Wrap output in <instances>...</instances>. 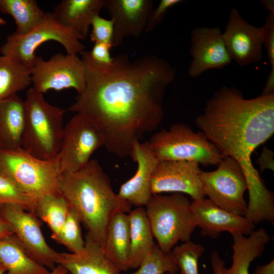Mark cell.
Instances as JSON below:
<instances>
[{
	"instance_id": "obj_1",
	"label": "cell",
	"mask_w": 274,
	"mask_h": 274,
	"mask_svg": "<svg viewBox=\"0 0 274 274\" xmlns=\"http://www.w3.org/2000/svg\"><path fill=\"white\" fill-rule=\"evenodd\" d=\"M85 87L66 111L81 114L100 132L107 150L130 156L134 144L155 130L164 117L163 100L176 70L153 55L134 60L125 54L100 65L82 53Z\"/></svg>"
},
{
	"instance_id": "obj_2",
	"label": "cell",
	"mask_w": 274,
	"mask_h": 274,
	"mask_svg": "<svg viewBox=\"0 0 274 274\" xmlns=\"http://www.w3.org/2000/svg\"><path fill=\"white\" fill-rule=\"evenodd\" d=\"M195 122L209 141L241 168L249 193L245 216L255 224L274 221L273 195L251 158L273 134L274 93L246 99L238 89L223 87L208 100Z\"/></svg>"
},
{
	"instance_id": "obj_3",
	"label": "cell",
	"mask_w": 274,
	"mask_h": 274,
	"mask_svg": "<svg viewBox=\"0 0 274 274\" xmlns=\"http://www.w3.org/2000/svg\"><path fill=\"white\" fill-rule=\"evenodd\" d=\"M58 191L101 248L111 219L117 213L129 212L132 207L114 191L109 178L95 159L79 170L61 174Z\"/></svg>"
},
{
	"instance_id": "obj_4",
	"label": "cell",
	"mask_w": 274,
	"mask_h": 274,
	"mask_svg": "<svg viewBox=\"0 0 274 274\" xmlns=\"http://www.w3.org/2000/svg\"><path fill=\"white\" fill-rule=\"evenodd\" d=\"M24 102L21 149L42 160L55 159L61 145L66 110L48 102L33 87L27 90Z\"/></svg>"
},
{
	"instance_id": "obj_5",
	"label": "cell",
	"mask_w": 274,
	"mask_h": 274,
	"mask_svg": "<svg viewBox=\"0 0 274 274\" xmlns=\"http://www.w3.org/2000/svg\"><path fill=\"white\" fill-rule=\"evenodd\" d=\"M191 202L184 194L152 195L146 211L159 248L170 252L179 242L190 240L197 227Z\"/></svg>"
},
{
	"instance_id": "obj_6",
	"label": "cell",
	"mask_w": 274,
	"mask_h": 274,
	"mask_svg": "<svg viewBox=\"0 0 274 274\" xmlns=\"http://www.w3.org/2000/svg\"><path fill=\"white\" fill-rule=\"evenodd\" d=\"M159 161H193L217 165L225 156L200 131L176 123L154 133L147 141Z\"/></svg>"
},
{
	"instance_id": "obj_7",
	"label": "cell",
	"mask_w": 274,
	"mask_h": 274,
	"mask_svg": "<svg viewBox=\"0 0 274 274\" xmlns=\"http://www.w3.org/2000/svg\"><path fill=\"white\" fill-rule=\"evenodd\" d=\"M0 175L37 200L46 194L59 193L60 173L56 159L42 160L21 149L0 150Z\"/></svg>"
},
{
	"instance_id": "obj_8",
	"label": "cell",
	"mask_w": 274,
	"mask_h": 274,
	"mask_svg": "<svg viewBox=\"0 0 274 274\" xmlns=\"http://www.w3.org/2000/svg\"><path fill=\"white\" fill-rule=\"evenodd\" d=\"M56 41L65 49L66 54L78 55L85 46L68 28L60 24L52 12H46L42 21L29 32L9 35L0 48L1 54L11 56L29 68L36 57V50L42 44Z\"/></svg>"
},
{
	"instance_id": "obj_9",
	"label": "cell",
	"mask_w": 274,
	"mask_h": 274,
	"mask_svg": "<svg viewBox=\"0 0 274 274\" xmlns=\"http://www.w3.org/2000/svg\"><path fill=\"white\" fill-rule=\"evenodd\" d=\"M217 166L215 170H202L200 173L206 196L220 208L245 216L247 203L244 194L247 185L241 168L230 157H225Z\"/></svg>"
},
{
	"instance_id": "obj_10",
	"label": "cell",
	"mask_w": 274,
	"mask_h": 274,
	"mask_svg": "<svg viewBox=\"0 0 274 274\" xmlns=\"http://www.w3.org/2000/svg\"><path fill=\"white\" fill-rule=\"evenodd\" d=\"M104 146L103 138L95 125L85 116L76 113L64 126L56 158L60 174L82 168L92 154Z\"/></svg>"
},
{
	"instance_id": "obj_11",
	"label": "cell",
	"mask_w": 274,
	"mask_h": 274,
	"mask_svg": "<svg viewBox=\"0 0 274 274\" xmlns=\"http://www.w3.org/2000/svg\"><path fill=\"white\" fill-rule=\"evenodd\" d=\"M29 70L32 87L42 94L73 88L79 94L85 87L84 66L78 55L58 53L47 60L36 56Z\"/></svg>"
},
{
	"instance_id": "obj_12",
	"label": "cell",
	"mask_w": 274,
	"mask_h": 274,
	"mask_svg": "<svg viewBox=\"0 0 274 274\" xmlns=\"http://www.w3.org/2000/svg\"><path fill=\"white\" fill-rule=\"evenodd\" d=\"M0 216L32 259L51 270L56 267L57 252L46 242L33 212L18 206L6 204L0 207Z\"/></svg>"
},
{
	"instance_id": "obj_13",
	"label": "cell",
	"mask_w": 274,
	"mask_h": 274,
	"mask_svg": "<svg viewBox=\"0 0 274 274\" xmlns=\"http://www.w3.org/2000/svg\"><path fill=\"white\" fill-rule=\"evenodd\" d=\"M199 164L193 161H159L152 177V194L180 193L193 200L204 198Z\"/></svg>"
},
{
	"instance_id": "obj_14",
	"label": "cell",
	"mask_w": 274,
	"mask_h": 274,
	"mask_svg": "<svg viewBox=\"0 0 274 274\" xmlns=\"http://www.w3.org/2000/svg\"><path fill=\"white\" fill-rule=\"evenodd\" d=\"M222 37L231 58L241 66L260 61L262 58L264 29L245 20L238 10L229 14Z\"/></svg>"
},
{
	"instance_id": "obj_15",
	"label": "cell",
	"mask_w": 274,
	"mask_h": 274,
	"mask_svg": "<svg viewBox=\"0 0 274 274\" xmlns=\"http://www.w3.org/2000/svg\"><path fill=\"white\" fill-rule=\"evenodd\" d=\"M190 52L192 57L188 75L192 78L207 70L222 68L231 62L220 28L195 27L191 31Z\"/></svg>"
},
{
	"instance_id": "obj_16",
	"label": "cell",
	"mask_w": 274,
	"mask_h": 274,
	"mask_svg": "<svg viewBox=\"0 0 274 274\" xmlns=\"http://www.w3.org/2000/svg\"><path fill=\"white\" fill-rule=\"evenodd\" d=\"M191 209L202 236L216 238L223 232L248 236L255 228L245 216L221 209L206 197L191 202Z\"/></svg>"
},
{
	"instance_id": "obj_17",
	"label": "cell",
	"mask_w": 274,
	"mask_h": 274,
	"mask_svg": "<svg viewBox=\"0 0 274 274\" xmlns=\"http://www.w3.org/2000/svg\"><path fill=\"white\" fill-rule=\"evenodd\" d=\"M153 4L152 0H104V8L114 24L113 47L145 31Z\"/></svg>"
},
{
	"instance_id": "obj_18",
	"label": "cell",
	"mask_w": 274,
	"mask_h": 274,
	"mask_svg": "<svg viewBox=\"0 0 274 274\" xmlns=\"http://www.w3.org/2000/svg\"><path fill=\"white\" fill-rule=\"evenodd\" d=\"M130 157L137 163L134 176L120 187L119 196L131 206H146L152 194L151 180L159 162L147 141L136 142L132 148Z\"/></svg>"
},
{
	"instance_id": "obj_19",
	"label": "cell",
	"mask_w": 274,
	"mask_h": 274,
	"mask_svg": "<svg viewBox=\"0 0 274 274\" xmlns=\"http://www.w3.org/2000/svg\"><path fill=\"white\" fill-rule=\"evenodd\" d=\"M56 264L63 267L70 274H120L121 272L88 232L85 237V247L82 252H57Z\"/></svg>"
},
{
	"instance_id": "obj_20",
	"label": "cell",
	"mask_w": 274,
	"mask_h": 274,
	"mask_svg": "<svg viewBox=\"0 0 274 274\" xmlns=\"http://www.w3.org/2000/svg\"><path fill=\"white\" fill-rule=\"evenodd\" d=\"M104 5V0H62L52 13L60 24L83 40L87 37L92 20L99 15Z\"/></svg>"
},
{
	"instance_id": "obj_21",
	"label": "cell",
	"mask_w": 274,
	"mask_h": 274,
	"mask_svg": "<svg viewBox=\"0 0 274 274\" xmlns=\"http://www.w3.org/2000/svg\"><path fill=\"white\" fill-rule=\"evenodd\" d=\"M25 119L24 100L17 94L0 99V150L21 149Z\"/></svg>"
},
{
	"instance_id": "obj_22",
	"label": "cell",
	"mask_w": 274,
	"mask_h": 274,
	"mask_svg": "<svg viewBox=\"0 0 274 274\" xmlns=\"http://www.w3.org/2000/svg\"><path fill=\"white\" fill-rule=\"evenodd\" d=\"M130 246L128 214L117 213L109 222L102 249L106 256L121 272L128 269Z\"/></svg>"
},
{
	"instance_id": "obj_23",
	"label": "cell",
	"mask_w": 274,
	"mask_h": 274,
	"mask_svg": "<svg viewBox=\"0 0 274 274\" xmlns=\"http://www.w3.org/2000/svg\"><path fill=\"white\" fill-rule=\"evenodd\" d=\"M130 246L128 269L138 268L155 243L148 219L143 207H137L128 214Z\"/></svg>"
},
{
	"instance_id": "obj_24",
	"label": "cell",
	"mask_w": 274,
	"mask_h": 274,
	"mask_svg": "<svg viewBox=\"0 0 274 274\" xmlns=\"http://www.w3.org/2000/svg\"><path fill=\"white\" fill-rule=\"evenodd\" d=\"M0 262L6 268L5 274H48L50 271L28 255L13 234L0 241Z\"/></svg>"
},
{
	"instance_id": "obj_25",
	"label": "cell",
	"mask_w": 274,
	"mask_h": 274,
	"mask_svg": "<svg viewBox=\"0 0 274 274\" xmlns=\"http://www.w3.org/2000/svg\"><path fill=\"white\" fill-rule=\"evenodd\" d=\"M233 255L231 266L223 269V274H250L251 263L260 257L265 250L266 243L260 236L251 234L246 236H233Z\"/></svg>"
},
{
	"instance_id": "obj_26",
	"label": "cell",
	"mask_w": 274,
	"mask_h": 274,
	"mask_svg": "<svg viewBox=\"0 0 274 274\" xmlns=\"http://www.w3.org/2000/svg\"><path fill=\"white\" fill-rule=\"evenodd\" d=\"M31 84L28 66L11 56L0 55V99L17 94Z\"/></svg>"
},
{
	"instance_id": "obj_27",
	"label": "cell",
	"mask_w": 274,
	"mask_h": 274,
	"mask_svg": "<svg viewBox=\"0 0 274 274\" xmlns=\"http://www.w3.org/2000/svg\"><path fill=\"white\" fill-rule=\"evenodd\" d=\"M0 12L13 17L16 25L15 32L19 35L32 30L46 15L36 0H0Z\"/></svg>"
},
{
	"instance_id": "obj_28",
	"label": "cell",
	"mask_w": 274,
	"mask_h": 274,
	"mask_svg": "<svg viewBox=\"0 0 274 274\" xmlns=\"http://www.w3.org/2000/svg\"><path fill=\"white\" fill-rule=\"evenodd\" d=\"M69 210L67 202L60 194H48L38 199L35 214L48 225L52 238L64 223Z\"/></svg>"
},
{
	"instance_id": "obj_29",
	"label": "cell",
	"mask_w": 274,
	"mask_h": 274,
	"mask_svg": "<svg viewBox=\"0 0 274 274\" xmlns=\"http://www.w3.org/2000/svg\"><path fill=\"white\" fill-rule=\"evenodd\" d=\"M138 268L126 274H176L179 270L171 253L162 251L156 243Z\"/></svg>"
},
{
	"instance_id": "obj_30",
	"label": "cell",
	"mask_w": 274,
	"mask_h": 274,
	"mask_svg": "<svg viewBox=\"0 0 274 274\" xmlns=\"http://www.w3.org/2000/svg\"><path fill=\"white\" fill-rule=\"evenodd\" d=\"M81 223L78 214L70 208L64 223L57 234L52 239L63 245L71 253L82 252L85 247V240L81 232Z\"/></svg>"
},
{
	"instance_id": "obj_31",
	"label": "cell",
	"mask_w": 274,
	"mask_h": 274,
	"mask_svg": "<svg viewBox=\"0 0 274 274\" xmlns=\"http://www.w3.org/2000/svg\"><path fill=\"white\" fill-rule=\"evenodd\" d=\"M204 252L203 246L190 240L175 246L170 253L181 274H198V262Z\"/></svg>"
},
{
	"instance_id": "obj_32",
	"label": "cell",
	"mask_w": 274,
	"mask_h": 274,
	"mask_svg": "<svg viewBox=\"0 0 274 274\" xmlns=\"http://www.w3.org/2000/svg\"><path fill=\"white\" fill-rule=\"evenodd\" d=\"M37 201L11 180L0 175V207L6 204L16 205L35 213Z\"/></svg>"
},
{
	"instance_id": "obj_33",
	"label": "cell",
	"mask_w": 274,
	"mask_h": 274,
	"mask_svg": "<svg viewBox=\"0 0 274 274\" xmlns=\"http://www.w3.org/2000/svg\"><path fill=\"white\" fill-rule=\"evenodd\" d=\"M91 26V41L94 43H105L113 47L114 24L112 20L106 19L98 15L94 17Z\"/></svg>"
},
{
	"instance_id": "obj_34",
	"label": "cell",
	"mask_w": 274,
	"mask_h": 274,
	"mask_svg": "<svg viewBox=\"0 0 274 274\" xmlns=\"http://www.w3.org/2000/svg\"><path fill=\"white\" fill-rule=\"evenodd\" d=\"M182 2L181 0H161L158 6L153 9L149 15L145 31L151 32L156 26L161 23L171 7Z\"/></svg>"
},
{
	"instance_id": "obj_35",
	"label": "cell",
	"mask_w": 274,
	"mask_h": 274,
	"mask_svg": "<svg viewBox=\"0 0 274 274\" xmlns=\"http://www.w3.org/2000/svg\"><path fill=\"white\" fill-rule=\"evenodd\" d=\"M262 27L264 29L263 44L270 63L271 70L274 71V14H268Z\"/></svg>"
},
{
	"instance_id": "obj_36",
	"label": "cell",
	"mask_w": 274,
	"mask_h": 274,
	"mask_svg": "<svg viewBox=\"0 0 274 274\" xmlns=\"http://www.w3.org/2000/svg\"><path fill=\"white\" fill-rule=\"evenodd\" d=\"M112 45L102 43H95L89 51L92 60L100 65H107L111 63L113 57H111L110 51Z\"/></svg>"
},
{
	"instance_id": "obj_37",
	"label": "cell",
	"mask_w": 274,
	"mask_h": 274,
	"mask_svg": "<svg viewBox=\"0 0 274 274\" xmlns=\"http://www.w3.org/2000/svg\"><path fill=\"white\" fill-rule=\"evenodd\" d=\"M273 153L271 150L266 147L263 148L262 154L257 161L261 171L266 169L273 170Z\"/></svg>"
},
{
	"instance_id": "obj_38",
	"label": "cell",
	"mask_w": 274,
	"mask_h": 274,
	"mask_svg": "<svg viewBox=\"0 0 274 274\" xmlns=\"http://www.w3.org/2000/svg\"><path fill=\"white\" fill-rule=\"evenodd\" d=\"M211 262L213 269L212 274H223L225 262L216 250H214L211 253Z\"/></svg>"
},
{
	"instance_id": "obj_39",
	"label": "cell",
	"mask_w": 274,
	"mask_h": 274,
	"mask_svg": "<svg viewBox=\"0 0 274 274\" xmlns=\"http://www.w3.org/2000/svg\"><path fill=\"white\" fill-rule=\"evenodd\" d=\"M13 234L11 228L0 216V241L6 239Z\"/></svg>"
},
{
	"instance_id": "obj_40",
	"label": "cell",
	"mask_w": 274,
	"mask_h": 274,
	"mask_svg": "<svg viewBox=\"0 0 274 274\" xmlns=\"http://www.w3.org/2000/svg\"><path fill=\"white\" fill-rule=\"evenodd\" d=\"M253 274H274V260L264 265L257 266Z\"/></svg>"
},
{
	"instance_id": "obj_41",
	"label": "cell",
	"mask_w": 274,
	"mask_h": 274,
	"mask_svg": "<svg viewBox=\"0 0 274 274\" xmlns=\"http://www.w3.org/2000/svg\"><path fill=\"white\" fill-rule=\"evenodd\" d=\"M261 3L269 11V13L274 14V1L273 0L261 1Z\"/></svg>"
},
{
	"instance_id": "obj_42",
	"label": "cell",
	"mask_w": 274,
	"mask_h": 274,
	"mask_svg": "<svg viewBox=\"0 0 274 274\" xmlns=\"http://www.w3.org/2000/svg\"><path fill=\"white\" fill-rule=\"evenodd\" d=\"M48 274H68V272L62 266L57 265Z\"/></svg>"
},
{
	"instance_id": "obj_43",
	"label": "cell",
	"mask_w": 274,
	"mask_h": 274,
	"mask_svg": "<svg viewBox=\"0 0 274 274\" xmlns=\"http://www.w3.org/2000/svg\"><path fill=\"white\" fill-rule=\"evenodd\" d=\"M6 272V268L2 263L0 262V274H5Z\"/></svg>"
},
{
	"instance_id": "obj_44",
	"label": "cell",
	"mask_w": 274,
	"mask_h": 274,
	"mask_svg": "<svg viewBox=\"0 0 274 274\" xmlns=\"http://www.w3.org/2000/svg\"><path fill=\"white\" fill-rule=\"evenodd\" d=\"M164 274H171V273H169L167 272V273H164Z\"/></svg>"
},
{
	"instance_id": "obj_45",
	"label": "cell",
	"mask_w": 274,
	"mask_h": 274,
	"mask_svg": "<svg viewBox=\"0 0 274 274\" xmlns=\"http://www.w3.org/2000/svg\"><path fill=\"white\" fill-rule=\"evenodd\" d=\"M68 274H70L69 273H68Z\"/></svg>"
}]
</instances>
